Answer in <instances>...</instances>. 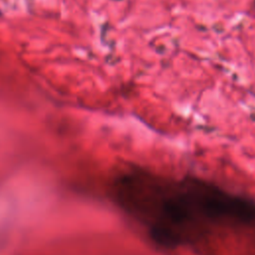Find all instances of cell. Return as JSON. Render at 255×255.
I'll return each mask as SVG.
<instances>
[{
	"label": "cell",
	"mask_w": 255,
	"mask_h": 255,
	"mask_svg": "<svg viewBox=\"0 0 255 255\" xmlns=\"http://www.w3.org/2000/svg\"><path fill=\"white\" fill-rule=\"evenodd\" d=\"M187 194L196 213L209 219H228L237 222L255 220V203L240 196L194 183Z\"/></svg>",
	"instance_id": "obj_1"
}]
</instances>
